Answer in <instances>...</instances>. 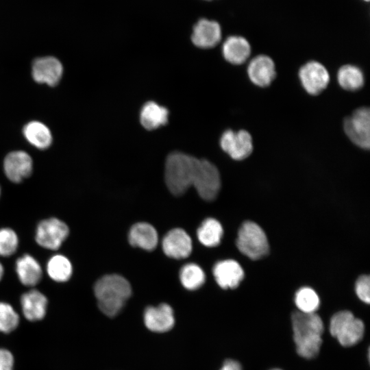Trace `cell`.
Segmentation results:
<instances>
[{"label": "cell", "mask_w": 370, "mask_h": 370, "mask_svg": "<svg viewBox=\"0 0 370 370\" xmlns=\"http://www.w3.org/2000/svg\"><path fill=\"white\" fill-rule=\"evenodd\" d=\"M236 246L243 254L252 260L260 259L269 251V243L264 232L252 221H246L241 226Z\"/></svg>", "instance_id": "5"}, {"label": "cell", "mask_w": 370, "mask_h": 370, "mask_svg": "<svg viewBox=\"0 0 370 370\" xmlns=\"http://www.w3.org/2000/svg\"><path fill=\"white\" fill-rule=\"evenodd\" d=\"M299 77L306 91L312 95L322 92L330 81L329 73L325 67L316 61H310L302 66Z\"/></svg>", "instance_id": "10"}, {"label": "cell", "mask_w": 370, "mask_h": 370, "mask_svg": "<svg viewBox=\"0 0 370 370\" xmlns=\"http://www.w3.org/2000/svg\"><path fill=\"white\" fill-rule=\"evenodd\" d=\"M223 230L221 224L215 219H205L199 227L197 235L201 244L215 247L221 243Z\"/></svg>", "instance_id": "25"}, {"label": "cell", "mask_w": 370, "mask_h": 370, "mask_svg": "<svg viewBox=\"0 0 370 370\" xmlns=\"http://www.w3.org/2000/svg\"><path fill=\"white\" fill-rule=\"evenodd\" d=\"M339 85L347 90H359L365 82L362 71L358 67L347 64L341 66L337 73Z\"/></svg>", "instance_id": "26"}, {"label": "cell", "mask_w": 370, "mask_h": 370, "mask_svg": "<svg viewBox=\"0 0 370 370\" xmlns=\"http://www.w3.org/2000/svg\"><path fill=\"white\" fill-rule=\"evenodd\" d=\"M356 293L361 301L369 304L370 279L369 275H362L358 279L356 283Z\"/></svg>", "instance_id": "31"}, {"label": "cell", "mask_w": 370, "mask_h": 370, "mask_svg": "<svg viewBox=\"0 0 370 370\" xmlns=\"http://www.w3.org/2000/svg\"><path fill=\"white\" fill-rule=\"evenodd\" d=\"M69 232V227L64 221L57 217H50L38 223L35 241L45 249L56 251L66 240Z\"/></svg>", "instance_id": "6"}, {"label": "cell", "mask_w": 370, "mask_h": 370, "mask_svg": "<svg viewBox=\"0 0 370 370\" xmlns=\"http://www.w3.org/2000/svg\"><path fill=\"white\" fill-rule=\"evenodd\" d=\"M19 323V316L8 303L0 301V332L10 333Z\"/></svg>", "instance_id": "30"}, {"label": "cell", "mask_w": 370, "mask_h": 370, "mask_svg": "<svg viewBox=\"0 0 370 370\" xmlns=\"http://www.w3.org/2000/svg\"><path fill=\"white\" fill-rule=\"evenodd\" d=\"M331 335L344 347L353 346L363 337L365 325L350 311L343 310L334 314L330 321Z\"/></svg>", "instance_id": "4"}, {"label": "cell", "mask_w": 370, "mask_h": 370, "mask_svg": "<svg viewBox=\"0 0 370 370\" xmlns=\"http://www.w3.org/2000/svg\"><path fill=\"white\" fill-rule=\"evenodd\" d=\"M4 274V267L2 263L0 262V281L2 280Z\"/></svg>", "instance_id": "34"}, {"label": "cell", "mask_w": 370, "mask_h": 370, "mask_svg": "<svg viewBox=\"0 0 370 370\" xmlns=\"http://www.w3.org/2000/svg\"><path fill=\"white\" fill-rule=\"evenodd\" d=\"M193 186L203 199H214L221 187L220 175L216 166L207 160L199 159Z\"/></svg>", "instance_id": "7"}, {"label": "cell", "mask_w": 370, "mask_h": 370, "mask_svg": "<svg viewBox=\"0 0 370 370\" xmlns=\"http://www.w3.org/2000/svg\"><path fill=\"white\" fill-rule=\"evenodd\" d=\"M295 303L299 311L313 313L319 308L320 300L317 293L310 287H302L295 293Z\"/></svg>", "instance_id": "28"}, {"label": "cell", "mask_w": 370, "mask_h": 370, "mask_svg": "<svg viewBox=\"0 0 370 370\" xmlns=\"http://www.w3.org/2000/svg\"><path fill=\"white\" fill-rule=\"evenodd\" d=\"M14 358L10 352L0 348V370H13Z\"/></svg>", "instance_id": "32"}, {"label": "cell", "mask_w": 370, "mask_h": 370, "mask_svg": "<svg viewBox=\"0 0 370 370\" xmlns=\"http://www.w3.org/2000/svg\"><path fill=\"white\" fill-rule=\"evenodd\" d=\"M15 271L20 282L26 286H35L42 278V269L31 254H25L15 262Z\"/></svg>", "instance_id": "19"}, {"label": "cell", "mask_w": 370, "mask_h": 370, "mask_svg": "<svg viewBox=\"0 0 370 370\" xmlns=\"http://www.w3.org/2000/svg\"><path fill=\"white\" fill-rule=\"evenodd\" d=\"M180 279L184 288L188 290H195L204 284L206 275L199 265L188 263L184 265L180 269Z\"/></svg>", "instance_id": "27"}, {"label": "cell", "mask_w": 370, "mask_h": 370, "mask_svg": "<svg viewBox=\"0 0 370 370\" xmlns=\"http://www.w3.org/2000/svg\"><path fill=\"white\" fill-rule=\"evenodd\" d=\"M365 1H368L369 0H365Z\"/></svg>", "instance_id": "37"}, {"label": "cell", "mask_w": 370, "mask_h": 370, "mask_svg": "<svg viewBox=\"0 0 370 370\" xmlns=\"http://www.w3.org/2000/svg\"><path fill=\"white\" fill-rule=\"evenodd\" d=\"M271 370H282V369H271Z\"/></svg>", "instance_id": "35"}, {"label": "cell", "mask_w": 370, "mask_h": 370, "mask_svg": "<svg viewBox=\"0 0 370 370\" xmlns=\"http://www.w3.org/2000/svg\"><path fill=\"white\" fill-rule=\"evenodd\" d=\"M247 74L255 85L266 87L270 85L276 75L274 62L267 56H258L250 61Z\"/></svg>", "instance_id": "16"}, {"label": "cell", "mask_w": 370, "mask_h": 370, "mask_svg": "<svg viewBox=\"0 0 370 370\" xmlns=\"http://www.w3.org/2000/svg\"><path fill=\"white\" fill-rule=\"evenodd\" d=\"M0 195H1V188H0Z\"/></svg>", "instance_id": "36"}, {"label": "cell", "mask_w": 370, "mask_h": 370, "mask_svg": "<svg viewBox=\"0 0 370 370\" xmlns=\"http://www.w3.org/2000/svg\"><path fill=\"white\" fill-rule=\"evenodd\" d=\"M144 322L146 327L151 331L167 332L174 325L173 310L166 304H161L157 307L149 306L145 310Z\"/></svg>", "instance_id": "15"}, {"label": "cell", "mask_w": 370, "mask_h": 370, "mask_svg": "<svg viewBox=\"0 0 370 370\" xmlns=\"http://www.w3.org/2000/svg\"><path fill=\"white\" fill-rule=\"evenodd\" d=\"M293 339L297 354L307 359L315 357L322 343L323 323L315 312H294L291 317Z\"/></svg>", "instance_id": "1"}, {"label": "cell", "mask_w": 370, "mask_h": 370, "mask_svg": "<svg viewBox=\"0 0 370 370\" xmlns=\"http://www.w3.org/2000/svg\"><path fill=\"white\" fill-rule=\"evenodd\" d=\"M19 238L16 232L8 227L0 228V256L10 257L17 251Z\"/></svg>", "instance_id": "29"}, {"label": "cell", "mask_w": 370, "mask_h": 370, "mask_svg": "<svg viewBox=\"0 0 370 370\" xmlns=\"http://www.w3.org/2000/svg\"><path fill=\"white\" fill-rule=\"evenodd\" d=\"M23 132L27 141L38 149H45L52 143L51 131L41 122H29L24 126Z\"/></svg>", "instance_id": "24"}, {"label": "cell", "mask_w": 370, "mask_h": 370, "mask_svg": "<svg viewBox=\"0 0 370 370\" xmlns=\"http://www.w3.org/2000/svg\"><path fill=\"white\" fill-rule=\"evenodd\" d=\"M221 149L236 160L245 159L253 151L252 138L246 130L225 131L220 138Z\"/></svg>", "instance_id": "9"}, {"label": "cell", "mask_w": 370, "mask_h": 370, "mask_svg": "<svg viewBox=\"0 0 370 370\" xmlns=\"http://www.w3.org/2000/svg\"><path fill=\"white\" fill-rule=\"evenodd\" d=\"M222 52L224 58L230 63L241 64L249 58L251 47L245 38L232 36L223 42Z\"/></svg>", "instance_id": "21"}, {"label": "cell", "mask_w": 370, "mask_h": 370, "mask_svg": "<svg viewBox=\"0 0 370 370\" xmlns=\"http://www.w3.org/2000/svg\"><path fill=\"white\" fill-rule=\"evenodd\" d=\"M168 110L154 101H148L142 107L140 121L144 128L155 130L168 122Z\"/></svg>", "instance_id": "22"}, {"label": "cell", "mask_w": 370, "mask_h": 370, "mask_svg": "<svg viewBox=\"0 0 370 370\" xmlns=\"http://www.w3.org/2000/svg\"><path fill=\"white\" fill-rule=\"evenodd\" d=\"M33 161L23 151L9 153L3 161V171L7 178L13 183H20L32 173Z\"/></svg>", "instance_id": "11"}, {"label": "cell", "mask_w": 370, "mask_h": 370, "mask_svg": "<svg viewBox=\"0 0 370 370\" xmlns=\"http://www.w3.org/2000/svg\"><path fill=\"white\" fill-rule=\"evenodd\" d=\"M21 310L29 321H36L42 319L48 305L47 297L37 289H31L24 293L20 299Z\"/></svg>", "instance_id": "18"}, {"label": "cell", "mask_w": 370, "mask_h": 370, "mask_svg": "<svg viewBox=\"0 0 370 370\" xmlns=\"http://www.w3.org/2000/svg\"><path fill=\"white\" fill-rule=\"evenodd\" d=\"M128 240L131 245L151 251L158 244V237L156 229L149 223H135L130 230Z\"/></svg>", "instance_id": "20"}, {"label": "cell", "mask_w": 370, "mask_h": 370, "mask_svg": "<svg viewBox=\"0 0 370 370\" xmlns=\"http://www.w3.org/2000/svg\"><path fill=\"white\" fill-rule=\"evenodd\" d=\"M98 307L106 315L113 317L123 308L132 294L129 282L118 274L106 275L94 286Z\"/></svg>", "instance_id": "2"}, {"label": "cell", "mask_w": 370, "mask_h": 370, "mask_svg": "<svg viewBox=\"0 0 370 370\" xmlns=\"http://www.w3.org/2000/svg\"><path fill=\"white\" fill-rule=\"evenodd\" d=\"M32 74L36 82L54 86L62 78L63 66L54 57L39 58L33 62Z\"/></svg>", "instance_id": "12"}, {"label": "cell", "mask_w": 370, "mask_h": 370, "mask_svg": "<svg viewBox=\"0 0 370 370\" xmlns=\"http://www.w3.org/2000/svg\"><path fill=\"white\" fill-rule=\"evenodd\" d=\"M220 370H242L241 365L236 360H227Z\"/></svg>", "instance_id": "33"}, {"label": "cell", "mask_w": 370, "mask_h": 370, "mask_svg": "<svg viewBox=\"0 0 370 370\" xmlns=\"http://www.w3.org/2000/svg\"><path fill=\"white\" fill-rule=\"evenodd\" d=\"M213 275L223 288H235L244 278V271L234 260H225L216 263Z\"/></svg>", "instance_id": "17"}, {"label": "cell", "mask_w": 370, "mask_h": 370, "mask_svg": "<svg viewBox=\"0 0 370 370\" xmlns=\"http://www.w3.org/2000/svg\"><path fill=\"white\" fill-rule=\"evenodd\" d=\"M198 160L178 151L173 152L167 156L164 179L173 195H182L193 186Z\"/></svg>", "instance_id": "3"}, {"label": "cell", "mask_w": 370, "mask_h": 370, "mask_svg": "<svg viewBox=\"0 0 370 370\" xmlns=\"http://www.w3.org/2000/svg\"><path fill=\"white\" fill-rule=\"evenodd\" d=\"M164 253L175 259H182L190 256L192 241L189 235L181 228L170 230L162 241Z\"/></svg>", "instance_id": "13"}, {"label": "cell", "mask_w": 370, "mask_h": 370, "mask_svg": "<svg viewBox=\"0 0 370 370\" xmlns=\"http://www.w3.org/2000/svg\"><path fill=\"white\" fill-rule=\"evenodd\" d=\"M344 130L349 138L357 146L368 149L370 145V112L368 108H360L346 118Z\"/></svg>", "instance_id": "8"}, {"label": "cell", "mask_w": 370, "mask_h": 370, "mask_svg": "<svg viewBox=\"0 0 370 370\" xmlns=\"http://www.w3.org/2000/svg\"><path fill=\"white\" fill-rule=\"evenodd\" d=\"M46 271L53 281L59 283L66 282L72 276L73 264L68 257L57 254L48 260Z\"/></svg>", "instance_id": "23"}, {"label": "cell", "mask_w": 370, "mask_h": 370, "mask_svg": "<svg viewBox=\"0 0 370 370\" xmlns=\"http://www.w3.org/2000/svg\"><path fill=\"white\" fill-rule=\"evenodd\" d=\"M221 39V29L214 21L202 18L194 25L191 35L193 43L200 48L208 49L216 46Z\"/></svg>", "instance_id": "14"}]
</instances>
